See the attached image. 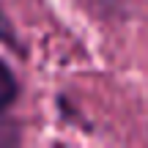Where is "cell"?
Instances as JSON below:
<instances>
[{
  "label": "cell",
  "instance_id": "2",
  "mask_svg": "<svg viewBox=\"0 0 148 148\" xmlns=\"http://www.w3.org/2000/svg\"><path fill=\"white\" fill-rule=\"evenodd\" d=\"M0 41L8 44V47H16V33H14V27H11L8 16L3 14V8H0Z\"/></svg>",
  "mask_w": 148,
  "mask_h": 148
},
{
  "label": "cell",
  "instance_id": "1",
  "mask_svg": "<svg viewBox=\"0 0 148 148\" xmlns=\"http://www.w3.org/2000/svg\"><path fill=\"white\" fill-rule=\"evenodd\" d=\"M14 99H16V77H14V71L0 60V110H5Z\"/></svg>",
  "mask_w": 148,
  "mask_h": 148
}]
</instances>
